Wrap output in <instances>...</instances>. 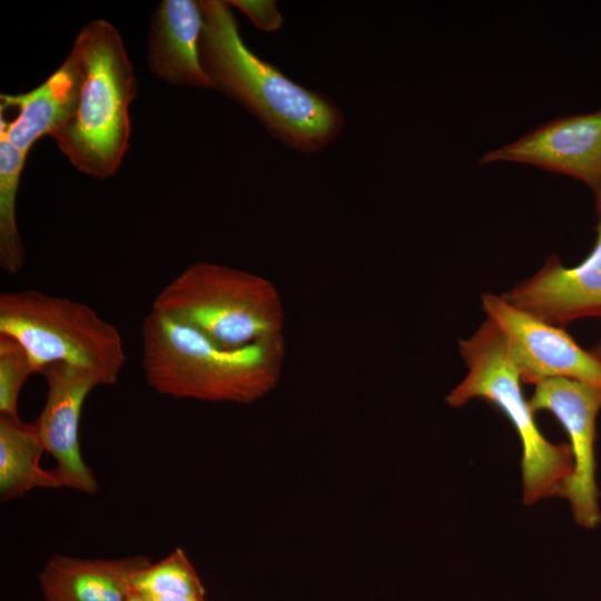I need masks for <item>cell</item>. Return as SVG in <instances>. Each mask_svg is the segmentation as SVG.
I'll return each mask as SVG.
<instances>
[{
    "label": "cell",
    "instance_id": "1",
    "mask_svg": "<svg viewBox=\"0 0 601 601\" xmlns=\"http://www.w3.org/2000/svg\"><path fill=\"white\" fill-rule=\"evenodd\" d=\"M199 2V57L213 88L244 106L289 148L315 152L333 141L344 127L336 104L256 56L243 41L228 1Z\"/></svg>",
    "mask_w": 601,
    "mask_h": 601
},
{
    "label": "cell",
    "instance_id": "2",
    "mask_svg": "<svg viewBox=\"0 0 601 601\" xmlns=\"http://www.w3.org/2000/svg\"><path fill=\"white\" fill-rule=\"evenodd\" d=\"M142 370L161 395L204 402L253 403L280 380L284 335L246 347H223L198 331L150 311L141 325Z\"/></svg>",
    "mask_w": 601,
    "mask_h": 601
},
{
    "label": "cell",
    "instance_id": "3",
    "mask_svg": "<svg viewBox=\"0 0 601 601\" xmlns=\"http://www.w3.org/2000/svg\"><path fill=\"white\" fill-rule=\"evenodd\" d=\"M72 47L82 62L81 89L73 115L52 138L79 171L105 179L129 147L134 68L119 31L106 20L87 23Z\"/></svg>",
    "mask_w": 601,
    "mask_h": 601
},
{
    "label": "cell",
    "instance_id": "4",
    "mask_svg": "<svg viewBox=\"0 0 601 601\" xmlns=\"http://www.w3.org/2000/svg\"><path fill=\"white\" fill-rule=\"evenodd\" d=\"M466 366L464 378L445 396L452 407L482 398L509 420L522 447V497L526 505L560 496L573 470L570 446L550 442L539 430L522 380L505 337L485 319L467 338L459 343Z\"/></svg>",
    "mask_w": 601,
    "mask_h": 601
},
{
    "label": "cell",
    "instance_id": "5",
    "mask_svg": "<svg viewBox=\"0 0 601 601\" xmlns=\"http://www.w3.org/2000/svg\"><path fill=\"white\" fill-rule=\"evenodd\" d=\"M226 348L283 336L285 311L269 279L223 264L197 262L166 284L151 309Z\"/></svg>",
    "mask_w": 601,
    "mask_h": 601
},
{
    "label": "cell",
    "instance_id": "6",
    "mask_svg": "<svg viewBox=\"0 0 601 601\" xmlns=\"http://www.w3.org/2000/svg\"><path fill=\"white\" fill-rule=\"evenodd\" d=\"M0 335L16 339L35 373L66 363L114 385L126 363L118 328L85 303L36 289L0 294Z\"/></svg>",
    "mask_w": 601,
    "mask_h": 601
},
{
    "label": "cell",
    "instance_id": "7",
    "mask_svg": "<svg viewBox=\"0 0 601 601\" xmlns=\"http://www.w3.org/2000/svg\"><path fill=\"white\" fill-rule=\"evenodd\" d=\"M534 386L529 400L532 410L553 414L570 440L573 470L561 497L569 502L579 526L594 529L601 522L594 451L601 388L562 377L548 378Z\"/></svg>",
    "mask_w": 601,
    "mask_h": 601
},
{
    "label": "cell",
    "instance_id": "8",
    "mask_svg": "<svg viewBox=\"0 0 601 601\" xmlns=\"http://www.w3.org/2000/svg\"><path fill=\"white\" fill-rule=\"evenodd\" d=\"M481 303L486 318L505 337L522 383L535 385L562 377L601 388V363L563 327L549 324L491 293L483 294Z\"/></svg>",
    "mask_w": 601,
    "mask_h": 601
},
{
    "label": "cell",
    "instance_id": "9",
    "mask_svg": "<svg viewBox=\"0 0 601 601\" xmlns=\"http://www.w3.org/2000/svg\"><path fill=\"white\" fill-rule=\"evenodd\" d=\"M513 161L571 176L601 194V109L548 121L486 152L481 164Z\"/></svg>",
    "mask_w": 601,
    "mask_h": 601
},
{
    "label": "cell",
    "instance_id": "10",
    "mask_svg": "<svg viewBox=\"0 0 601 601\" xmlns=\"http://www.w3.org/2000/svg\"><path fill=\"white\" fill-rule=\"evenodd\" d=\"M47 397L36 422L46 452L56 461L53 472L63 487L93 494L98 483L80 450L79 426L88 394L99 386L89 372L66 363H53L42 371Z\"/></svg>",
    "mask_w": 601,
    "mask_h": 601
},
{
    "label": "cell",
    "instance_id": "11",
    "mask_svg": "<svg viewBox=\"0 0 601 601\" xmlns=\"http://www.w3.org/2000/svg\"><path fill=\"white\" fill-rule=\"evenodd\" d=\"M597 239L578 265L565 267L549 256L541 269L501 296L511 305L555 326L585 318H601V210Z\"/></svg>",
    "mask_w": 601,
    "mask_h": 601
},
{
    "label": "cell",
    "instance_id": "12",
    "mask_svg": "<svg viewBox=\"0 0 601 601\" xmlns=\"http://www.w3.org/2000/svg\"><path fill=\"white\" fill-rule=\"evenodd\" d=\"M83 78L76 48L40 86L18 95H1V107L14 109V118L0 112V132L18 149L28 152L43 136H53L73 115Z\"/></svg>",
    "mask_w": 601,
    "mask_h": 601
},
{
    "label": "cell",
    "instance_id": "13",
    "mask_svg": "<svg viewBox=\"0 0 601 601\" xmlns=\"http://www.w3.org/2000/svg\"><path fill=\"white\" fill-rule=\"evenodd\" d=\"M203 26L199 1H161L150 21L147 56L149 70L170 85L213 87L199 57Z\"/></svg>",
    "mask_w": 601,
    "mask_h": 601
},
{
    "label": "cell",
    "instance_id": "14",
    "mask_svg": "<svg viewBox=\"0 0 601 601\" xmlns=\"http://www.w3.org/2000/svg\"><path fill=\"white\" fill-rule=\"evenodd\" d=\"M150 563L146 555L102 560L55 554L39 582L46 601H127L134 578Z\"/></svg>",
    "mask_w": 601,
    "mask_h": 601
},
{
    "label": "cell",
    "instance_id": "15",
    "mask_svg": "<svg viewBox=\"0 0 601 601\" xmlns=\"http://www.w3.org/2000/svg\"><path fill=\"white\" fill-rule=\"evenodd\" d=\"M46 452L36 423L0 415V497L10 501L36 489L63 487L41 464Z\"/></svg>",
    "mask_w": 601,
    "mask_h": 601
},
{
    "label": "cell",
    "instance_id": "16",
    "mask_svg": "<svg viewBox=\"0 0 601 601\" xmlns=\"http://www.w3.org/2000/svg\"><path fill=\"white\" fill-rule=\"evenodd\" d=\"M27 154L0 132V266L10 275L21 270L26 258L17 226L16 200Z\"/></svg>",
    "mask_w": 601,
    "mask_h": 601
},
{
    "label": "cell",
    "instance_id": "17",
    "mask_svg": "<svg viewBox=\"0 0 601 601\" xmlns=\"http://www.w3.org/2000/svg\"><path fill=\"white\" fill-rule=\"evenodd\" d=\"M132 588L146 598L194 597L205 599L204 585L183 549H175L150 563L132 580Z\"/></svg>",
    "mask_w": 601,
    "mask_h": 601
},
{
    "label": "cell",
    "instance_id": "18",
    "mask_svg": "<svg viewBox=\"0 0 601 601\" xmlns=\"http://www.w3.org/2000/svg\"><path fill=\"white\" fill-rule=\"evenodd\" d=\"M35 373L23 347L13 338L0 335V415L20 418L18 401L28 377Z\"/></svg>",
    "mask_w": 601,
    "mask_h": 601
},
{
    "label": "cell",
    "instance_id": "19",
    "mask_svg": "<svg viewBox=\"0 0 601 601\" xmlns=\"http://www.w3.org/2000/svg\"><path fill=\"white\" fill-rule=\"evenodd\" d=\"M230 6L238 8L253 23L263 31H275L282 27L283 17L278 11L276 1H228Z\"/></svg>",
    "mask_w": 601,
    "mask_h": 601
},
{
    "label": "cell",
    "instance_id": "20",
    "mask_svg": "<svg viewBox=\"0 0 601 601\" xmlns=\"http://www.w3.org/2000/svg\"><path fill=\"white\" fill-rule=\"evenodd\" d=\"M127 601H147L144 595L136 591L132 585Z\"/></svg>",
    "mask_w": 601,
    "mask_h": 601
},
{
    "label": "cell",
    "instance_id": "21",
    "mask_svg": "<svg viewBox=\"0 0 601 601\" xmlns=\"http://www.w3.org/2000/svg\"><path fill=\"white\" fill-rule=\"evenodd\" d=\"M591 353L598 358L601 363V339L593 346Z\"/></svg>",
    "mask_w": 601,
    "mask_h": 601
},
{
    "label": "cell",
    "instance_id": "22",
    "mask_svg": "<svg viewBox=\"0 0 601 601\" xmlns=\"http://www.w3.org/2000/svg\"><path fill=\"white\" fill-rule=\"evenodd\" d=\"M597 209L598 211L601 210V194L597 196Z\"/></svg>",
    "mask_w": 601,
    "mask_h": 601
}]
</instances>
